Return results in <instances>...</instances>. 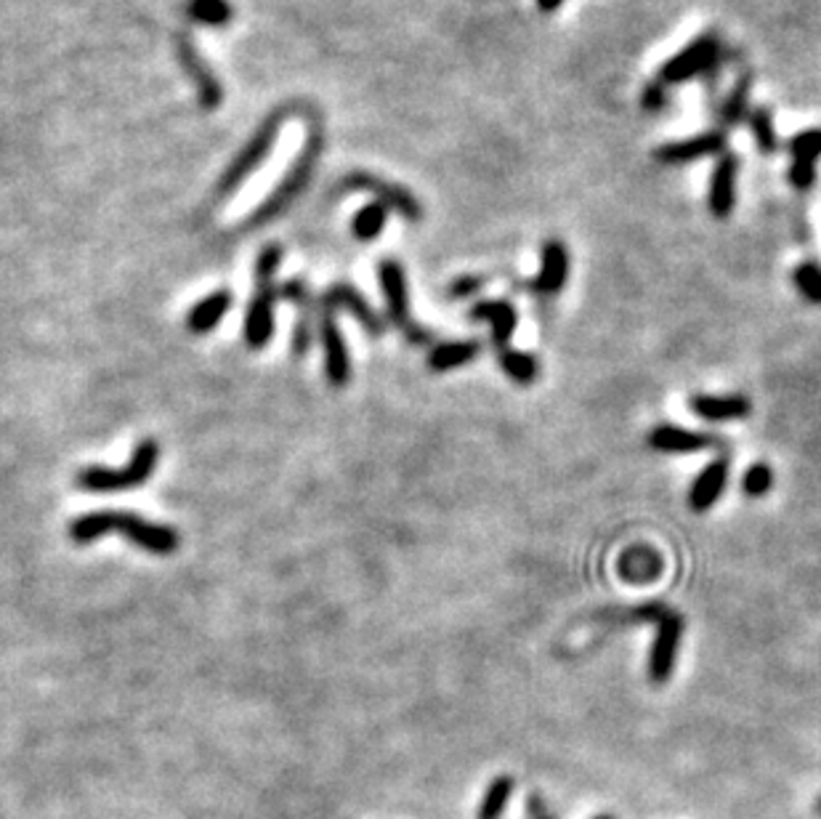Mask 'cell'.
I'll list each match as a JSON object with an SVG mask.
<instances>
[{"instance_id":"ba28073f","label":"cell","mask_w":821,"mask_h":819,"mask_svg":"<svg viewBox=\"0 0 821 819\" xmlns=\"http://www.w3.org/2000/svg\"><path fill=\"white\" fill-rule=\"evenodd\" d=\"M344 190L372 192V195L378 197V203H384L386 208H393L397 213H402L407 222H412V224L423 218V208H420L415 195H412V192H407L404 186L386 182V179L370 176V173H352V176H348L344 182Z\"/></svg>"},{"instance_id":"d4e9b609","label":"cell","mask_w":821,"mask_h":819,"mask_svg":"<svg viewBox=\"0 0 821 819\" xmlns=\"http://www.w3.org/2000/svg\"><path fill=\"white\" fill-rule=\"evenodd\" d=\"M497 357H500V367L503 373L516 384H534L540 376V363L538 357L523 352H514V349H497Z\"/></svg>"},{"instance_id":"277c9868","label":"cell","mask_w":821,"mask_h":819,"mask_svg":"<svg viewBox=\"0 0 821 819\" xmlns=\"http://www.w3.org/2000/svg\"><path fill=\"white\" fill-rule=\"evenodd\" d=\"M320 150H322L320 131H312V139H309L306 150H303V154L299 158V163L290 168V173H288V176H284V182L280 186H277L274 195H271L267 200V203H263L261 208L256 211L253 218H250V224H253V227H261V224L271 222V218H274L277 213H282L284 208H288L290 203H293L295 197L301 195V190H303V186H306L309 179H312V171H314L316 158H320Z\"/></svg>"},{"instance_id":"5bb4252c","label":"cell","mask_w":821,"mask_h":819,"mask_svg":"<svg viewBox=\"0 0 821 819\" xmlns=\"http://www.w3.org/2000/svg\"><path fill=\"white\" fill-rule=\"evenodd\" d=\"M736 173H739V160L734 152H723L717 158L713 179H710V211L717 218H726L734 211L736 203Z\"/></svg>"},{"instance_id":"d590c367","label":"cell","mask_w":821,"mask_h":819,"mask_svg":"<svg viewBox=\"0 0 821 819\" xmlns=\"http://www.w3.org/2000/svg\"><path fill=\"white\" fill-rule=\"evenodd\" d=\"M641 105L644 109H649V112H659V109H665V105H668V86L659 80L649 83V86L644 88Z\"/></svg>"},{"instance_id":"8992f818","label":"cell","mask_w":821,"mask_h":819,"mask_svg":"<svg viewBox=\"0 0 821 819\" xmlns=\"http://www.w3.org/2000/svg\"><path fill=\"white\" fill-rule=\"evenodd\" d=\"M118 532L128 543L147 553H154V557H171L181 546V535L173 527L147 521L131 511H118Z\"/></svg>"},{"instance_id":"6da1fadb","label":"cell","mask_w":821,"mask_h":819,"mask_svg":"<svg viewBox=\"0 0 821 819\" xmlns=\"http://www.w3.org/2000/svg\"><path fill=\"white\" fill-rule=\"evenodd\" d=\"M160 461V444L154 440H141L136 444L133 457L128 466L122 468H105V466H88L77 471L75 485L88 493H118V489H133L144 482H150Z\"/></svg>"},{"instance_id":"8fae6325","label":"cell","mask_w":821,"mask_h":819,"mask_svg":"<svg viewBox=\"0 0 821 819\" xmlns=\"http://www.w3.org/2000/svg\"><path fill=\"white\" fill-rule=\"evenodd\" d=\"M176 49H179L181 67L186 69V75H190L192 80H195V86H197L199 107H203V109H216L218 105H222V99H224L222 83H218L216 75H213L210 69L205 67V62L199 60L195 43H192L190 35L179 32V35H176Z\"/></svg>"},{"instance_id":"74e56055","label":"cell","mask_w":821,"mask_h":819,"mask_svg":"<svg viewBox=\"0 0 821 819\" xmlns=\"http://www.w3.org/2000/svg\"><path fill=\"white\" fill-rule=\"evenodd\" d=\"M484 280L482 277H457L455 282L450 285V299H465V295H474L482 290Z\"/></svg>"},{"instance_id":"836d02e7","label":"cell","mask_w":821,"mask_h":819,"mask_svg":"<svg viewBox=\"0 0 821 819\" xmlns=\"http://www.w3.org/2000/svg\"><path fill=\"white\" fill-rule=\"evenodd\" d=\"M309 309H301V320L293 331V357H306V352L312 349L314 327H312V314H309Z\"/></svg>"},{"instance_id":"7a4b0ae2","label":"cell","mask_w":821,"mask_h":819,"mask_svg":"<svg viewBox=\"0 0 821 819\" xmlns=\"http://www.w3.org/2000/svg\"><path fill=\"white\" fill-rule=\"evenodd\" d=\"M378 280H380V290H384V295H386V306H389V320L393 322V327L402 331L410 344L431 346L433 333L429 331V327L412 322L410 317V293H407V274H404L402 263L393 261V258L380 261Z\"/></svg>"},{"instance_id":"f35d334b","label":"cell","mask_w":821,"mask_h":819,"mask_svg":"<svg viewBox=\"0 0 821 819\" xmlns=\"http://www.w3.org/2000/svg\"><path fill=\"white\" fill-rule=\"evenodd\" d=\"M527 811H529V817H532V819H551V815H548V806H545V801H542L540 793H529V796H527Z\"/></svg>"},{"instance_id":"3957f363","label":"cell","mask_w":821,"mask_h":819,"mask_svg":"<svg viewBox=\"0 0 821 819\" xmlns=\"http://www.w3.org/2000/svg\"><path fill=\"white\" fill-rule=\"evenodd\" d=\"M721 41H717L715 32L691 41L687 49L678 51L672 60L665 62V67L659 69V83L665 86H678V83H689L694 77H702L713 73L721 62Z\"/></svg>"},{"instance_id":"4fadbf2b","label":"cell","mask_w":821,"mask_h":819,"mask_svg":"<svg viewBox=\"0 0 821 819\" xmlns=\"http://www.w3.org/2000/svg\"><path fill=\"white\" fill-rule=\"evenodd\" d=\"M320 338L325 346V373L333 386H346L352 378V357H348L344 333L338 331V322L333 314H322Z\"/></svg>"},{"instance_id":"44dd1931","label":"cell","mask_w":821,"mask_h":819,"mask_svg":"<svg viewBox=\"0 0 821 819\" xmlns=\"http://www.w3.org/2000/svg\"><path fill=\"white\" fill-rule=\"evenodd\" d=\"M109 532H118V511H90L69 521L67 535L75 546H90Z\"/></svg>"},{"instance_id":"f546056e","label":"cell","mask_w":821,"mask_h":819,"mask_svg":"<svg viewBox=\"0 0 821 819\" xmlns=\"http://www.w3.org/2000/svg\"><path fill=\"white\" fill-rule=\"evenodd\" d=\"M795 288L806 301L821 304V267L817 261H806L795 269Z\"/></svg>"},{"instance_id":"60d3db41","label":"cell","mask_w":821,"mask_h":819,"mask_svg":"<svg viewBox=\"0 0 821 819\" xmlns=\"http://www.w3.org/2000/svg\"><path fill=\"white\" fill-rule=\"evenodd\" d=\"M596 819H612L609 815H601V817H596Z\"/></svg>"},{"instance_id":"9a60e30c","label":"cell","mask_w":821,"mask_h":819,"mask_svg":"<svg viewBox=\"0 0 821 819\" xmlns=\"http://www.w3.org/2000/svg\"><path fill=\"white\" fill-rule=\"evenodd\" d=\"M569 277V254L561 240H548L542 245L540 274L529 282V290L538 295H555L566 285Z\"/></svg>"},{"instance_id":"52a82bcc","label":"cell","mask_w":821,"mask_h":819,"mask_svg":"<svg viewBox=\"0 0 821 819\" xmlns=\"http://www.w3.org/2000/svg\"><path fill=\"white\" fill-rule=\"evenodd\" d=\"M322 312H348L367 333L372 335V338H380V335L386 333L384 317H380V314L370 306V301H367L357 288L348 285V282H335L333 288H327V293L322 295Z\"/></svg>"},{"instance_id":"e575fe53","label":"cell","mask_w":821,"mask_h":819,"mask_svg":"<svg viewBox=\"0 0 821 819\" xmlns=\"http://www.w3.org/2000/svg\"><path fill=\"white\" fill-rule=\"evenodd\" d=\"M277 293H280L284 301H290V304H295L299 312L312 306V293H309V285L303 280H288Z\"/></svg>"},{"instance_id":"484cf974","label":"cell","mask_w":821,"mask_h":819,"mask_svg":"<svg viewBox=\"0 0 821 819\" xmlns=\"http://www.w3.org/2000/svg\"><path fill=\"white\" fill-rule=\"evenodd\" d=\"M386 218H389V208L384 203H370L365 208H359L357 216L352 222V235L359 243H372L375 237H380V231L386 229Z\"/></svg>"},{"instance_id":"7402d4cb","label":"cell","mask_w":821,"mask_h":819,"mask_svg":"<svg viewBox=\"0 0 821 819\" xmlns=\"http://www.w3.org/2000/svg\"><path fill=\"white\" fill-rule=\"evenodd\" d=\"M662 572V559L657 557L655 551L649 548H630L623 559H619V575H623L627 583L644 585L649 580L659 578Z\"/></svg>"},{"instance_id":"7c38bea8","label":"cell","mask_w":821,"mask_h":819,"mask_svg":"<svg viewBox=\"0 0 821 819\" xmlns=\"http://www.w3.org/2000/svg\"><path fill=\"white\" fill-rule=\"evenodd\" d=\"M726 152V131L715 128V131H704L700 137H691L687 141H672L657 150V160L665 165H689L702 158H713V154Z\"/></svg>"},{"instance_id":"4dcf8cb0","label":"cell","mask_w":821,"mask_h":819,"mask_svg":"<svg viewBox=\"0 0 821 819\" xmlns=\"http://www.w3.org/2000/svg\"><path fill=\"white\" fill-rule=\"evenodd\" d=\"M790 152H792L795 163L817 165V160L821 158V131H819V128L798 133V137L790 141Z\"/></svg>"},{"instance_id":"ab89813d","label":"cell","mask_w":821,"mask_h":819,"mask_svg":"<svg viewBox=\"0 0 821 819\" xmlns=\"http://www.w3.org/2000/svg\"><path fill=\"white\" fill-rule=\"evenodd\" d=\"M561 3H564V0H538V6H540L542 14H553V11L559 9Z\"/></svg>"},{"instance_id":"e0dca14e","label":"cell","mask_w":821,"mask_h":819,"mask_svg":"<svg viewBox=\"0 0 821 819\" xmlns=\"http://www.w3.org/2000/svg\"><path fill=\"white\" fill-rule=\"evenodd\" d=\"M689 408L694 410V416H700L702 421L710 423H726V421H742L749 416L753 405L747 397H710V395H696L689 399Z\"/></svg>"},{"instance_id":"d6986e66","label":"cell","mask_w":821,"mask_h":819,"mask_svg":"<svg viewBox=\"0 0 821 819\" xmlns=\"http://www.w3.org/2000/svg\"><path fill=\"white\" fill-rule=\"evenodd\" d=\"M468 317L476 322H489L497 349H508V341L514 338L516 322H519L514 304H508V301H482V304L471 309Z\"/></svg>"},{"instance_id":"603a6c76","label":"cell","mask_w":821,"mask_h":819,"mask_svg":"<svg viewBox=\"0 0 821 819\" xmlns=\"http://www.w3.org/2000/svg\"><path fill=\"white\" fill-rule=\"evenodd\" d=\"M478 352H482V341H450V344H439L429 354V367L433 373L455 370V367L476 359Z\"/></svg>"},{"instance_id":"8d00e7d4","label":"cell","mask_w":821,"mask_h":819,"mask_svg":"<svg viewBox=\"0 0 821 819\" xmlns=\"http://www.w3.org/2000/svg\"><path fill=\"white\" fill-rule=\"evenodd\" d=\"M790 182H792L795 190H811L813 182H817V165L795 163V160H792Z\"/></svg>"},{"instance_id":"f1b7e54d","label":"cell","mask_w":821,"mask_h":819,"mask_svg":"<svg viewBox=\"0 0 821 819\" xmlns=\"http://www.w3.org/2000/svg\"><path fill=\"white\" fill-rule=\"evenodd\" d=\"M747 107H749V80L745 77L742 83H736L734 91L728 94L726 101H723V107H721L723 131H726V128H734L736 122H742V118L747 115Z\"/></svg>"},{"instance_id":"1f68e13d","label":"cell","mask_w":821,"mask_h":819,"mask_svg":"<svg viewBox=\"0 0 821 819\" xmlns=\"http://www.w3.org/2000/svg\"><path fill=\"white\" fill-rule=\"evenodd\" d=\"M774 487V471L766 463H755V466L747 468L745 479H742V489L749 495V498H763L768 489Z\"/></svg>"},{"instance_id":"5b68a950","label":"cell","mask_w":821,"mask_h":819,"mask_svg":"<svg viewBox=\"0 0 821 819\" xmlns=\"http://www.w3.org/2000/svg\"><path fill=\"white\" fill-rule=\"evenodd\" d=\"M282 120H284V112H277V115H271L261 128H258L256 137L250 139L248 144H245V150L235 158V163L226 168L222 182H218V195H229V192H235L237 186L242 184L245 179H248L250 173L263 163V160H267L269 150L277 141V133H280Z\"/></svg>"},{"instance_id":"cb8c5ba5","label":"cell","mask_w":821,"mask_h":819,"mask_svg":"<svg viewBox=\"0 0 821 819\" xmlns=\"http://www.w3.org/2000/svg\"><path fill=\"white\" fill-rule=\"evenodd\" d=\"M514 788H516V779L510 777V774H500V777H495L493 783H489L487 793H484L482 804H478V819H500L510 801V796H514Z\"/></svg>"},{"instance_id":"d6a6232c","label":"cell","mask_w":821,"mask_h":819,"mask_svg":"<svg viewBox=\"0 0 821 819\" xmlns=\"http://www.w3.org/2000/svg\"><path fill=\"white\" fill-rule=\"evenodd\" d=\"M282 263V248L280 245H269L261 250L256 261V282L258 285H274V277L280 272Z\"/></svg>"},{"instance_id":"9c48e42d","label":"cell","mask_w":821,"mask_h":819,"mask_svg":"<svg viewBox=\"0 0 821 819\" xmlns=\"http://www.w3.org/2000/svg\"><path fill=\"white\" fill-rule=\"evenodd\" d=\"M683 636V617L676 612H668L662 621L657 623L655 647L649 653V679L655 683H662L670 679L672 666H676L678 647H681Z\"/></svg>"},{"instance_id":"4316f807","label":"cell","mask_w":821,"mask_h":819,"mask_svg":"<svg viewBox=\"0 0 821 819\" xmlns=\"http://www.w3.org/2000/svg\"><path fill=\"white\" fill-rule=\"evenodd\" d=\"M186 14L195 19L197 24H208V28H224L235 17V9L229 0H190L186 3Z\"/></svg>"},{"instance_id":"2e32d148","label":"cell","mask_w":821,"mask_h":819,"mask_svg":"<svg viewBox=\"0 0 821 819\" xmlns=\"http://www.w3.org/2000/svg\"><path fill=\"white\" fill-rule=\"evenodd\" d=\"M713 442V434H707V431H691L670 423L657 425L649 434V444L659 453H696V450L710 448Z\"/></svg>"},{"instance_id":"83f0119b","label":"cell","mask_w":821,"mask_h":819,"mask_svg":"<svg viewBox=\"0 0 821 819\" xmlns=\"http://www.w3.org/2000/svg\"><path fill=\"white\" fill-rule=\"evenodd\" d=\"M749 128H753L755 144H758L760 152H766V154L777 152L779 141H777V128H774L771 109L768 107L753 109V112H749Z\"/></svg>"},{"instance_id":"ffe728a7","label":"cell","mask_w":821,"mask_h":819,"mask_svg":"<svg viewBox=\"0 0 821 819\" xmlns=\"http://www.w3.org/2000/svg\"><path fill=\"white\" fill-rule=\"evenodd\" d=\"M231 301H235V295H231L229 290H213L210 295L197 301V304L192 306V312L186 314V331L195 335L210 333L213 327L224 320V314L231 309Z\"/></svg>"},{"instance_id":"ac0fdd59","label":"cell","mask_w":821,"mask_h":819,"mask_svg":"<svg viewBox=\"0 0 821 819\" xmlns=\"http://www.w3.org/2000/svg\"><path fill=\"white\" fill-rule=\"evenodd\" d=\"M728 482V463L726 461H713L707 468L702 471L694 479V485L689 489V506L691 511L702 514L710 511L715 506L717 498L723 495Z\"/></svg>"},{"instance_id":"30bf717a","label":"cell","mask_w":821,"mask_h":819,"mask_svg":"<svg viewBox=\"0 0 821 819\" xmlns=\"http://www.w3.org/2000/svg\"><path fill=\"white\" fill-rule=\"evenodd\" d=\"M274 285H256V295L250 299L248 314H245V344L253 352H261L274 335V304H277Z\"/></svg>"}]
</instances>
